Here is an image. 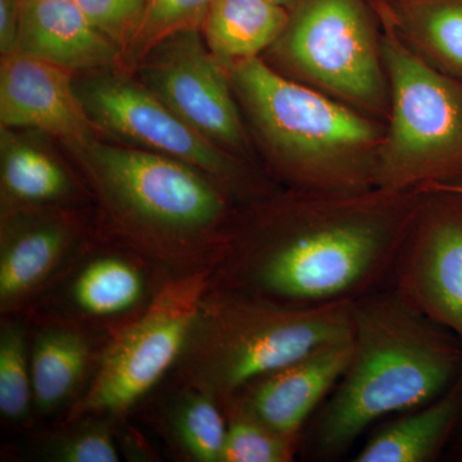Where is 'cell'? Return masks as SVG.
<instances>
[{"label": "cell", "instance_id": "83f0119b", "mask_svg": "<svg viewBox=\"0 0 462 462\" xmlns=\"http://www.w3.org/2000/svg\"><path fill=\"white\" fill-rule=\"evenodd\" d=\"M23 0H0V53L2 57L17 51Z\"/></svg>", "mask_w": 462, "mask_h": 462}, {"label": "cell", "instance_id": "52a82bcc", "mask_svg": "<svg viewBox=\"0 0 462 462\" xmlns=\"http://www.w3.org/2000/svg\"><path fill=\"white\" fill-rule=\"evenodd\" d=\"M209 284V267L166 282L147 310L106 349L89 389L75 404L69 420L118 415L151 391L178 364Z\"/></svg>", "mask_w": 462, "mask_h": 462}, {"label": "cell", "instance_id": "277c9868", "mask_svg": "<svg viewBox=\"0 0 462 462\" xmlns=\"http://www.w3.org/2000/svg\"><path fill=\"white\" fill-rule=\"evenodd\" d=\"M83 154L100 194L136 247L170 266L196 261L226 211L207 173L145 149L93 143Z\"/></svg>", "mask_w": 462, "mask_h": 462}, {"label": "cell", "instance_id": "5b68a950", "mask_svg": "<svg viewBox=\"0 0 462 462\" xmlns=\"http://www.w3.org/2000/svg\"><path fill=\"white\" fill-rule=\"evenodd\" d=\"M382 51L391 79L392 123L374 166L387 190L418 189L462 170V88L413 53L385 5Z\"/></svg>", "mask_w": 462, "mask_h": 462}, {"label": "cell", "instance_id": "ba28073f", "mask_svg": "<svg viewBox=\"0 0 462 462\" xmlns=\"http://www.w3.org/2000/svg\"><path fill=\"white\" fill-rule=\"evenodd\" d=\"M278 44L289 65L328 90L363 105L382 98L379 48L361 0H297Z\"/></svg>", "mask_w": 462, "mask_h": 462}, {"label": "cell", "instance_id": "44dd1931", "mask_svg": "<svg viewBox=\"0 0 462 462\" xmlns=\"http://www.w3.org/2000/svg\"><path fill=\"white\" fill-rule=\"evenodd\" d=\"M144 293V281L134 264L120 257L91 261L76 279L72 297L79 309L94 316L123 314Z\"/></svg>", "mask_w": 462, "mask_h": 462}, {"label": "cell", "instance_id": "6da1fadb", "mask_svg": "<svg viewBox=\"0 0 462 462\" xmlns=\"http://www.w3.org/2000/svg\"><path fill=\"white\" fill-rule=\"evenodd\" d=\"M407 191L378 188L282 208L218 249L209 289L293 306L366 296L393 272L407 238Z\"/></svg>", "mask_w": 462, "mask_h": 462}, {"label": "cell", "instance_id": "ac0fdd59", "mask_svg": "<svg viewBox=\"0 0 462 462\" xmlns=\"http://www.w3.org/2000/svg\"><path fill=\"white\" fill-rule=\"evenodd\" d=\"M30 355L33 403L39 411H53L83 378L89 345L76 331L54 328L36 337Z\"/></svg>", "mask_w": 462, "mask_h": 462}, {"label": "cell", "instance_id": "9c48e42d", "mask_svg": "<svg viewBox=\"0 0 462 462\" xmlns=\"http://www.w3.org/2000/svg\"><path fill=\"white\" fill-rule=\"evenodd\" d=\"M78 93L94 126L145 151L184 161L217 180H238V166L229 154L182 121L144 85L98 76Z\"/></svg>", "mask_w": 462, "mask_h": 462}, {"label": "cell", "instance_id": "ffe728a7", "mask_svg": "<svg viewBox=\"0 0 462 462\" xmlns=\"http://www.w3.org/2000/svg\"><path fill=\"white\" fill-rule=\"evenodd\" d=\"M3 196L20 206H39L65 199L71 181L63 167L42 149L11 138L2 129Z\"/></svg>", "mask_w": 462, "mask_h": 462}, {"label": "cell", "instance_id": "603a6c76", "mask_svg": "<svg viewBox=\"0 0 462 462\" xmlns=\"http://www.w3.org/2000/svg\"><path fill=\"white\" fill-rule=\"evenodd\" d=\"M227 424L221 462H289L293 460L297 442L270 430L236 401L227 403Z\"/></svg>", "mask_w": 462, "mask_h": 462}, {"label": "cell", "instance_id": "484cf974", "mask_svg": "<svg viewBox=\"0 0 462 462\" xmlns=\"http://www.w3.org/2000/svg\"><path fill=\"white\" fill-rule=\"evenodd\" d=\"M91 23L120 47H127L141 25L147 0H75Z\"/></svg>", "mask_w": 462, "mask_h": 462}, {"label": "cell", "instance_id": "4316f807", "mask_svg": "<svg viewBox=\"0 0 462 462\" xmlns=\"http://www.w3.org/2000/svg\"><path fill=\"white\" fill-rule=\"evenodd\" d=\"M47 458L57 462L120 461L111 433L100 425H87L51 440Z\"/></svg>", "mask_w": 462, "mask_h": 462}, {"label": "cell", "instance_id": "f1b7e54d", "mask_svg": "<svg viewBox=\"0 0 462 462\" xmlns=\"http://www.w3.org/2000/svg\"><path fill=\"white\" fill-rule=\"evenodd\" d=\"M421 194L445 193L462 197V182L431 181L418 188Z\"/></svg>", "mask_w": 462, "mask_h": 462}, {"label": "cell", "instance_id": "2e32d148", "mask_svg": "<svg viewBox=\"0 0 462 462\" xmlns=\"http://www.w3.org/2000/svg\"><path fill=\"white\" fill-rule=\"evenodd\" d=\"M289 18L273 0H214L200 32L218 62L233 67L278 42Z\"/></svg>", "mask_w": 462, "mask_h": 462}, {"label": "cell", "instance_id": "4fadbf2b", "mask_svg": "<svg viewBox=\"0 0 462 462\" xmlns=\"http://www.w3.org/2000/svg\"><path fill=\"white\" fill-rule=\"evenodd\" d=\"M352 354L354 338L322 346L254 380L231 401L270 430L297 442L307 418L342 379Z\"/></svg>", "mask_w": 462, "mask_h": 462}, {"label": "cell", "instance_id": "e0dca14e", "mask_svg": "<svg viewBox=\"0 0 462 462\" xmlns=\"http://www.w3.org/2000/svg\"><path fill=\"white\" fill-rule=\"evenodd\" d=\"M461 404L460 384L380 430L356 455V462H427L436 457L454 427Z\"/></svg>", "mask_w": 462, "mask_h": 462}, {"label": "cell", "instance_id": "f546056e", "mask_svg": "<svg viewBox=\"0 0 462 462\" xmlns=\"http://www.w3.org/2000/svg\"><path fill=\"white\" fill-rule=\"evenodd\" d=\"M276 5H282V7L285 8H293V5H296L297 0H273Z\"/></svg>", "mask_w": 462, "mask_h": 462}, {"label": "cell", "instance_id": "d6986e66", "mask_svg": "<svg viewBox=\"0 0 462 462\" xmlns=\"http://www.w3.org/2000/svg\"><path fill=\"white\" fill-rule=\"evenodd\" d=\"M398 29L409 33L438 65L462 75V0L383 3Z\"/></svg>", "mask_w": 462, "mask_h": 462}, {"label": "cell", "instance_id": "8992f818", "mask_svg": "<svg viewBox=\"0 0 462 462\" xmlns=\"http://www.w3.org/2000/svg\"><path fill=\"white\" fill-rule=\"evenodd\" d=\"M231 75L261 132L298 178L334 190L364 180L351 157L375 141L372 124L258 57L236 63Z\"/></svg>", "mask_w": 462, "mask_h": 462}, {"label": "cell", "instance_id": "cb8c5ba5", "mask_svg": "<svg viewBox=\"0 0 462 462\" xmlns=\"http://www.w3.org/2000/svg\"><path fill=\"white\" fill-rule=\"evenodd\" d=\"M32 401V364L27 356L26 334L16 322H7L0 333V412L7 420H25Z\"/></svg>", "mask_w": 462, "mask_h": 462}, {"label": "cell", "instance_id": "5bb4252c", "mask_svg": "<svg viewBox=\"0 0 462 462\" xmlns=\"http://www.w3.org/2000/svg\"><path fill=\"white\" fill-rule=\"evenodd\" d=\"M16 51L69 72L107 69L121 53L75 0H23Z\"/></svg>", "mask_w": 462, "mask_h": 462}, {"label": "cell", "instance_id": "7402d4cb", "mask_svg": "<svg viewBox=\"0 0 462 462\" xmlns=\"http://www.w3.org/2000/svg\"><path fill=\"white\" fill-rule=\"evenodd\" d=\"M172 431L182 451L191 460H223L227 424L216 398L187 387L172 411Z\"/></svg>", "mask_w": 462, "mask_h": 462}, {"label": "cell", "instance_id": "8fae6325", "mask_svg": "<svg viewBox=\"0 0 462 462\" xmlns=\"http://www.w3.org/2000/svg\"><path fill=\"white\" fill-rule=\"evenodd\" d=\"M392 273L398 296L462 346V212L437 209L425 217Z\"/></svg>", "mask_w": 462, "mask_h": 462}, {"label": "cell", "instance_id": "d4e9b609", "mask_svg": "<svg viewBox=\"0 0 462 462\" xmlns=\"http://www.w3.org/2000/svg\"><path fill=\"white\" fill-rule=\"evenodd\" d=\"M214 0H147L141 25L127 47L136 60L173 33L202 29L207 12Z\"/></svg>", "mask_w": 462, "mask_h": 462}, {"label": "cell", "instance_id": "9a60e30c", "mask_svg": "<svg viewBox=\"0 0 462 462\" xmlns=\"http://www.w3.org/2000/svg\"><path fill=\"white\" fill-rule=\"evenodd\" d=\"M74 240L67 221L14 220L2 233L0 306L3 311L26 300L62 263Z\"/></svg>", "mask_w": 462, "mask_h": 462}, {"label": "cell", "instance_id": "3957f363", "mask_svg": "<svg viewBox=\"0 0 462 462\" xmlns=\"http://www.w3.org/2000/svg\"><path fill=\"white\" fill-rule=\"evenodd\" d=\"M352 338L354 300L293 306L209 289L178 364L187 387L227 404L254 380Z\"/></svg>", "mask_w": 462, "mask_h": 462}, {"label": "cell", "instance_id": "7c38bea8", "mask_svg": "<svg viewBox=\"0 0 462 462\" xmlns=\"http://www.w3.org/2000/svg\"><path fill=\"white\" fill-rule=\"evenodd\" d=\"M69 74L65 69L18 51L2 57V129L32 127L81 148V152L89 148L94 125Z\"/></svg>", "mask_w": 462, "mask_h": 462}, {"label": "cell", "instance_id": "7a4b0ae2", "mask_svg": "<svg viewBox=\"0 0 462 462\" xmlns=\"http://www.w3.org/2000/svg\"><path fill=\"white\" fill-rule=\"evenodd\" d=\"M462 367V346L397 291L354 300V354L325 406L315 446L329 457L345 452L374 421L427 406Z\"/></svg>", "mask_w": 462, "mask_h": 462}, {"label": "cell", "instance_id": "30bf717a", "mask_svg": "<svg viewBox=\"0 0 462 462\" xmlns=\"http://www.w3.org/2000/svg\"><path fill=\"white\" fill-rule=\"evenodd\" d=\"M223 65L200 30L173 33L145 56L144 87L218 147L239 148L245 132Z\"/></svg>", "mask_w": 462, "mask_h": 462}]
</instances>
